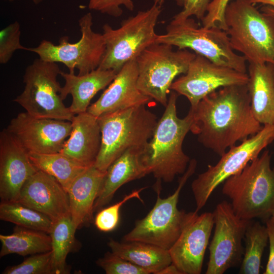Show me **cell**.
I'll list each match as a JSON object with an SVG mask.
<instances>
[{
  "mask_svg": "<svg viewBox=\"0 0 274 274\" xmlns=\"http://www.w3.org/2000/svg\"><path fill=\"white\" fill-rule=\"evenodd\" d=\"M226 32L233 50L249 63L274 65V16L259 11L250 0H232L224 12Z\"/></svg>",
  "mask_w": 274,
  "mask_h": 274,
  "instance_id": "3",
  "label": "cell"
},
{
  "mask_svg": "<svg viewBox=\"0 0 274 274\" xmlns=\"http://www.w3.org/2000/svg\"><path fill=\"white\" fill-rule=\"evenodd\" d=\"M178 95L175 91L170 93L165 111L142 154L148 174H152L158 183H170L176 176L183 175L191 160L183 151V143L193 123V112L190 109L184 118L178 117Z\"/></svg>",
  "mask_w": 274,
  "mask_h": 274,
  "instance_id": "2",
  "label": "cell"
},
{
  "mask_svg": "<svg viewBox=\"0 0 274 274\" xmlns=\"http://www.w3.org/2000/svg\"><path fill=\"white\" fill-rule=\"evenodd\" d=\"M81 33L80 39L70 43L68 38H61L58 45L44 40L35 48H27V51L36 53L43 60L63 63L69 73L78 71V75H83L97 68L102 59L106 44L102 34L92 29L93 18L88 12L79 20Z\"/></svg>",
  "mask_w": 274,
  "mask_h": 274,
  "instance_id": "12",
  "label": "cell"
},
{
  "mask_svg": "<svg viewBox=\"0 0 274 274\" xmlns=\"http://www.w3.org/2000/svg\"><path fill=\"white\" fill-rule=\"evenodd\" d=\"M20 26L18 22L11 23L0 31V63L6 64L17 50H27L20 41Z\"/></svg>",
  "mask_w": 274,
  "mask_h": 274,
  "instance_id": "33",
  "label": "cell"
},
{
  "mask_svg": "<svg viewBox=\"0 0 274 274\" xmlns=\"http://www.w3.org/2000/svg\"><path fill=\"white\" fill-rule=\"evenodd\" d=\"M97 119L101 146L94 166L102 172H107L111 164L128 149L144 148L158 121L146 105L108 112Z\"/></svg>",
  "mask_w": 274,
  "mask_h": 274,
  "instance_id": "5",
  "label": "cell"
},
{
  "mask_svg": "<svg viewBox=\"0 0 274 274\" xmlns=\"http://www.w3.org/2000/svg\"><path fill=\"white\" fill-rule=\"evenodd\" d=\"M268 234L269 254L264 274H274V225L269 218L265 221Z\"/></svg>",
  "mask_w": 274,
  "mask_h": 274,
  "instance_id": "38",
  "label": "cell"
},
{
  "mask_svg": "<svg viewBox=\"0 0 274 274\" xmlns=\"http://www.w3.org/2000/svg\"><path fill=\"white\" fill-rule=\"evenodd\" d=\"M189 212L183 229L168 250L172 263L182 274H200L214 226L213 213Z\"/></svg>",
  "mask_w": 274,
  "mask_h": 274,
  "instance_id": "16",
  "label": "cell"
},
{
  "mask_svg": "<svg viewBox=\"0 0 274 274\" xmlns=\"http://www.w3.org/2000/svg\"><path fill=\"white\" fill-rule=\"evenodd\" d=\"M197 166L195 159L190 160L188 167L180 178L175 192L166 198L160 197V183H156L155 203L143 219L135 222L133 228L123 237V242L140 241L169 250L180 236L189 213L179 210L177 204L180 192Z\"/></svg>",
  "mask_w": 274,
  "mask_h": 274,
  "instance_id": "7",
  "label": "cell"
},
{
  "mask_svg": "<svg viewBox=\"0 0 274 274\" xmlns=\"http://www.w3.org/2000/svg\"><path fill=\"white\" fill-rule=\"evenodd\" d=\"M253 4L260 3L266 6H269L274 7V0H250Z\"/></svg>",
  "mask_w": 274,
  "mask_h": 274,
  "instance_id": "40",
  "label": "cell"
},
{
  "mask_svg": "<svg viewBox=\"0 0 274 274\" xmlns=\"http://www.w3.org/2000/svg\"><path fill=\"white\" fill-rule=\"evenodd\" d=\"M173 46L155 43L136 58L137 86L145 95L166 107L167 95L175 79L185 74L196 53L187 49L173 50Z\"/></svg>",
  "mask_w": 274,
  "mask_h": 274,
  "instance_id": "9",
  "label": "cell"
},
{
  "mask_svg": "<svg viewBox=\"0 0 274 274\" xmlns=\"http://www.w3.org/2000/svg\"><path fill=\"white\" fill-rule=\"evenodd\" d=\"M3 274H53L51 251L31 255L21 263L7 267Z\"/></svg>",
  "mask_w": 274,
  "mask_h": 274,
  "instance_id": "32",
  "label": "cell"
},
{
  "mask_svg": "<svg viewBox=\"0 0 274 274\" xmlns=\"http://www.w3.org/2000/svg\"><path fill=\"white\" fill-rule=\"evenodd\" d=\"M231 0H212L210 2L207 13L201 20L202 25L206 27L218 26L225 30L224 12L227 4Z\"/></svg>",
  "mask_w": 274,
  "mask_h": 274,
  "instance_id": "35",
  "label": "cell"
},
{
  "mask_svg": "<svg viewBox=\"0 0 274 274\" xmlns=\"http://www.w3.org/2000/svg\"><path fill=\"white\" fill-rule=\"evenodd\" d=\"M147 187H144L132 191L125 195L120 201L108 207L101 209L96 214L94 219V224L96 228L102 232H110L117 226L120 216V210L123 204L132 198H136L143 202L140 196V193Z\"/></svg>",
  "mask_w": 274,
  "mask_h": 274,
  "instance_id": "31",
  "label": "cell"
},
{
  "mask_svg": "<svg viewBox=\"0 0 274 274\" xmlns=\"http://www.w3.org/2000/svg\"><path fill=\"white\" fill-rule=\"evenodd\" d=\"M265 150L241 171L224 182L222 193L231 200L234 212L248 220L266 221L274 212V168Z\"/></svg>",
  "mask_w": 274,
  "mask_h": 274,
  "instance_id": "4",
  "label": "cell"
},
{
  "mask_svg": "<svg viewBox=\"0 0 274 274\" xmlns=\"http://www.w3.org/2000/svg\"><path fill=\"white\" fill-rule=\"evenodd\" d=\"M28 154L31 162L38 170L54 177L66 191L74 180L89 167L81 164L60 152Z\"/></svg>",
  "mask_w": 274,
  "mask_h": 274,
  "instance_id": "27",
  "label": "cell"
},
{
  "mask_svg": "<svg viewBox=\"0 0 274 274\" xmlns=\"http://www.w3.org/2000/svg\"><path fill=\"white\" fill-rule=\"evenodd\" d=\"M38 169L28 152L4 129L0 133V197L15 202L26 181Z\"/></svg>",
  "mask_w": 274,
  "mask_h": 274,
  "instance_id": "17",
  "label": "cell"
},
{
  "mask_svg": "<svg viewBox=\"0 0 274 274\" xmlns=\"http://www.w3.org/2000/svg\"><path fill=\"white\" fill-rule=\"evenodd\" d=\"M274 141V124H266L255 134L234 145L221 156L215 165L199 174L191 184L198 212L206 204L213 191L221 183L241 171Z\"/></svg>",
  "mask_w": 274,
  "mask_h": 274,
  "instance_id": "11",
  "label": "cell"
},
{
  "mask_svg": "<svg viewBox=\"0 0 274 274\" xmlns=\"http://www.w3.org/2000/svg\"><path fill=\"white\" fill-rule=\"evenodd\" d=\"M248 80L247 73L219 65L196 53L187 72L175 80L170 89L185 96L190 107L194 108L202 98L218 88L247 84Z\"/></svg>",
  "mask_w": 274,
  "mask_h": 274,
  "instance_id": "14",
  "label": "cell"
},
{
  "mask_svg": "<svg viewBox=\"0 0 274 274\" xmlns=\"http://www.w3.org/2000/svg\"><path fill=\"white\" fill-rule=\"evenodd\" d=\"M10 2H13L15 0H8ZM34 4H38L40 3L41 2H43L44 0H32Z\"/></svg>",
  "mask_w": 274,
  "mask_h": 274,
  "instance_id": "42",
  "label": "cell"
},
{
  "mask_svg": "<svg viewBox=\"0 0 274 274\" xmlns=\"http://www.w3.org/2000/svg\"><path fill=\"white\" fill-rule=\"evenodd\" d=\"M157 274H182L178 268L173 264L171 263L159 271Z\"/></svg>",
  "mask_w": 274,
  "mask_h": 274,
  "instance_id": "39",
  "label": "cell"
},
{
  "mask_svg": "<svg viewBox=\"0 0 274 274\" xmlns=\"http://www.w3.org/2000/svg\"><path fill=\"white\" fill-rule=\"evenodd\" d=\"M16 202L44 214L53 222L71 216L67 191L54 177L40 170L26 181Z\"/></svg>",
  "mask_w": 274,
  "mask_h": 274,
  "instance_id": "18",
  "label": "cell"
},
{
  "mask_svg": "<svg viewBox=\"0 0 274 274\" xmlns=\"http://www.w3.org/2000/svg\"><path fill=\"white\" fill-rule=\"evenodd\" d=\"M144 148H129L111 164L94 203V212L101 210L109 203L122 185L148 174L142 160Z\"/></svg>",
  "mask_w": 274,
  "mask_h": 274,
  "instance_id": "21",
  "label": "cell"
},
{
  "mask_svg": "<svg viewBox=\"0 0 274 274\" xmlns=\"http://www.w3.org/2000/svg\"><path fill=\"white\" fill-rule=\"evenodd\" d=\"M0 219L19 226L47 233H49L53 224L46 215L16 201H1Z\"/></svg>",
  "mask_w": 274,
  "mask_h": 274,
  "instance_id": "30",
  "label": "cell"
},
{
  "mask_svg": "<svg viewBox=\"0 0 274 274\" xmlns=\"http://www.w3.org/2000/svg\"><path fill=\"white\" fill-rule=\"evenodd\" d=\"M6 130L28 153L52 154L62 150L72 122L35 117L25 112L13 118Z\"/></svg>",
  "mask_w": 274,
  "mask_h": 274,
  "instance_id": "15",
  "label": "cell"
},
{
  "mask_svg": "<svg viewBox=\"0 0 274 274\" xmlns=\"http://www.w3.org/2000/svg\"><path fill=\"white\" fill-rule=\"evenodd\" d=\"M0 257L16 254L25 256L50 252L51 238L49 233L16 225L9 235L0 234Z\"/></svg>",
  "mask_w": 274,
  "mask_h": 274,
  "instance_id": "26",
  "label": "cell"
},
{
  "mask_svg": "<svg viewBox=\"0 0 274 274\" xmlns=\"http://www.w3.org/2000/svg\"><path fill=\"white\" fill-rule=\"evenodd\" d=\"M190 109L193 117L190 131L204 147L220 156L263 127L252 113L247 84L220 88Z\"/></svg>",
  "mask_w": 274,
  "mask_h": 274,
  "instance_id": "1",
  "label": "cell"
},
{
  "mask_svg": "<svg viewBox=\"0 0 274 274\" xmlns=\"http://www.w3.org/2000/svg\"><path fill=\"white\" fill-rule=\"evenodd\" d=\"M72 130L60 152L81 164L94 165L101 146V131L97 117L87 112L75 115Z\"/></svg>",
  "mask_w": 274,
  "mask_h": 274,
  "instance_id": "20",
  "label": "cell"
},
{
  "mask_svg": "<svg viewBox=\"0 0 274 274\" xmlns=\"http://www.w3.org/2000/svg\"><path fill=\"white\" fill-rule=\"evenodd\" d=\"M247 83L251 107L261 124H274V65L249 63Z\"/></svg>",
  "mask_w": 274,
  "mask_h": 274,
  "instance_id": "24",
  "label": "cell"
},
{
  "mask_svg": "<svg viewBox=\"0 0 274 274\" xmlns=\"http://www.w3.org/2000/svg\"><path fill=\"white\" fill-rule=\"evenodd\" d=\"M244 239L245 248L239 273L258 274L261 258L268 241L266 226L252 220L247 227Z\"/></svg>",
  "mask_w": 274,
  "mask_h": 274,
  "instance_id": "29",
  "label": "cell"
},
{
  "mask_svg": "<svg viewBox=\"0 0 274 274\" xmlns=\"http://www.w3.org/2000/svg\"><path fill=\"white\" fill-rule=\"evenodd\" d=\"M106 172L94 165L87 168L72 183L67 190L71 218L75 230L93 220V207Z\"/></svg>",
  "mask_w": 274,
  "mask_h": 274,
  "instance_id": "22",
  "label": "cell"
},
{
  "mask_svg": "<svg viewBox=\"0 0 274 274\" xmlns=\"http://www.w3.org/2000/svg\"><path fill=\"white\" fill-rule=\"evenodd\" d=\"M269 219L270 220V221L272 222V223L274 225V212L271 214Z\"/></svg>",
  "mask_w": 274,
  "mask_h": 274,
  "instance_id": "43",
  "label": "cell"
},
{
  "mask_svg": "<svg viewBox=\"0 0 274 274\" xmlns=\"http://www.w3.org/2000/svg\"><path fill=\"white\" fill-rule=\"evenodd\" d=\"M111 251L147 271L157 273L172 263L168 250L151 244L130 241L120 243L111 239L108 243Z\"/></svg>",
  "mask_w": 274,
  "mask_h": 274,
  "instance_id": "25",
  "label": "cell"
},
{
  "mask_svg": "<svg viewBox=\"0 0 274 274\" xmlns=\"http://www.w3.org/2000/svg\"><path fill=\"white\" fill-rule=\"evenodd\" d=\"M261 11L266 14L274 16V7L264 6L261 8Z\"/></svg>",
  "mask_w": 274,
  "mask_h": 274,
  "instance_id": "41",
  "label": "cell"
},
{
  "mask_svg": "<svg viewBox=\"0 0 274 274\" xmlns=\"http://www.w3.org/2000/svg\"><path fill=\"white\" fill-rule=\"evenodd\" d=\"M213 214L215 230L206 273L223 274L241 264L244 253L242 241L251 220L239 217L226 201L219 203Z\"/></svg>",
  "mask_w": 274,
  "mask_h": 274,
  "instance_id": "13",
  "label": "cell"
},
{
  "mask_svg": "<svg viewBox=\"0 0 274 274\" xmlns=\"http://www.w3.org/2000/svg\"><path fill=\"white\" fill-rule=\"evenodd\" d=\"M117 74L112 70L99 68L83 75L61 71L60 75L64 79L65 84L62 87L61 96L63 100L68 94L72 96V102L68 108L74 115L86 112L92 98L109 85Z\"/></svg>",
  "mask_w": 274,
  "mask_h": 274,
  "instance_id": "23",
  "label": "cell"
},
{
  "mask_svg": "<svg viewBox=\"0 0 274 274\" xmlns=\"http://www.w3.org/2000/svg\"><path fill=\"white\" fill-rule=\"evenodd\" d=\"M166 30L165 34L158 35L156 43L190 49L216 64L247 73L245 57L235 53L226 32L218 26L199 27L189 18L181 21L173 19Z\"/></svg>",
  "mask_w": 274,
  "mask_h": 274,
  "instance_id": "8",
  "label": "cell"
},
{
  "mask_svg": "<svg viewBox=\"0 0 274 274\" xmlns=\"http://www.w3.org/2000/svg\"><path fill=\"white\" fill-rule=\"evenodd\" d=\"M61 72L56 62L35 59L25 69L24 90L13 101L33 117L72 121L75 115L64 105L57 80Z\"/></svg>",
  "mask_w": 274,
  "mask_h": 274,
  "instance_id": "10",
  "label": "cell"
},
{
  "mask_svg": "<svg viewBox=\"0 0 274 274\" xmlns=\"http://www.w3.org/2000/svg\"><path fill=\"white\" fill-rule=\"evenodd\" d=\"M164 1L154 0L149 9L123 20L118 28L114 29L109 24L103 25L106 50L98 68L118 73L125 63L156 43L155 28Z\"/></svg>",
  "mask_w": 274,
  "mask_h": 274,
  "instance_id": "6",
  "label": "cell"
},
{
  "mask_svg": "<svg viewBox=\"0 0 274 274\" xmlns=\"http://www.w3.org/2000/svg\"><path fill=\"white\" fill-rule=\"evenodd\" d=\"M76 231L71 216L53 222L49 233L51 238L53 274L70 273L66 259L75 245Z\"/></svg>",
  "mask_w": 274,
  "mask_h": 274,
  "instance_id": "28",
  "label": "cell"
},
{
  "mask_svg": "<svg viewBox=\"0 0 274 274\" xmlns=\"http://www.w3.org/2000/svg\"><path fill=\"white\" fill-rule=\"evenodd\" d=\"M124 6L129 11H133L132 0H89V9L118 17L122 14L121 6Z\"/></svg>",
  "mask_w": 274,
  "mask_h": 274,
  "instance_id": "36",
  "label": "cell"
},
{
  "mask_svg": "<svg viewBox=\"0 0 274 274\" xmlns=\"http://www.w3.org/2000/svg\"><path fill=\"white\" fill-rule=\"evenodd\" d=\"M179 5L183 6L182 11L176 15L174 19L181 21L195 16L198 19L202 20L205 16L210 0H176Z\"/></svg>",
  "mask_w": 274,
  "mask_h": 274,
  "instance_id": "37",
  "label": "cell"
},
{
  "mask_svg": "<svg viewBox=\"0 0 274 274\" xmlns=\"http://www.w3.org/2000/svg\"><path fill=\"white\" fill-rule=\"evenodd\" d=\"M138 66L136 58L125 63L99 98L87 112L98 117L108 112L146 105L152 99L138 88Z\"/></svg>",
  "mask_w": 274,
  "mask_h": 274,
  "instance_id": "19",
  "label": "cell"
},
{
  "mask_svg": "<svg viewBox=\"0 0 274 274\" xmlns=\"http://www.w3.org/2000/svg\"><path fill=\"white\" fill-rule=\"evenodd\" d=\"M96 263L107 274H149L146 270L111 252H107Z\"/></svg>",
  "mask_w": 274,
  "mask_h": 274,
  "instance_id": "34",
  "label": "cell"
}]
</instances>
